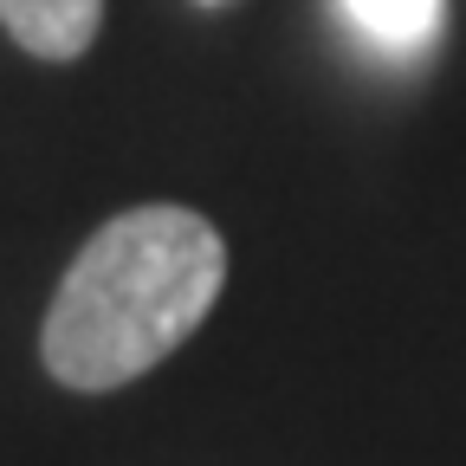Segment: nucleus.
<instances>
[{
	"label": "nucleus",
	"mask_w": 466,
	"mask_h": 466,
	"mask_svg": "<svg viewBox=\"0 0 466 466\" xmlns=\"http://www.w3.org/2000/svg\"><path fill=\"white\" fill-rule=\"evenodd\" d=\"M0 26L7 39L33 58H85L97 26H104V0H0Z\"/></svg>",
	"instance_id": "2"
},
{
	"label": "nucleus",
	"mask_w": 466,
	"mask_h": 466,
	"mask_svg": "<svg viewBox=\"0 0 466 466\" xmlns=\"http://www.w3.org/2000/svg\"><path fill=\"white\" fill-rule=\"evenodd\" d=\"M220 285L227 240L214 233V220L175 201L124 208L78 247L58 279L39 357L66 389H124L201 330Z\"/></svg>",
	"instance_id": "1"
},
{
	"label": "nucleus",
	"mask_w": 466,
	"mask_h": 466,
	"mask_svg": "<svg viewBox=\"0 0 466 466\" xmlns=\"http://www.w3.org/2000/svg\"><path fill=\"white\" fill-rule=\"evenodd\" d=\"M337 14L395 58H415L447 33V0H337Z\"/></svg>",
	"instance_id": "3"
}]
</instances>
